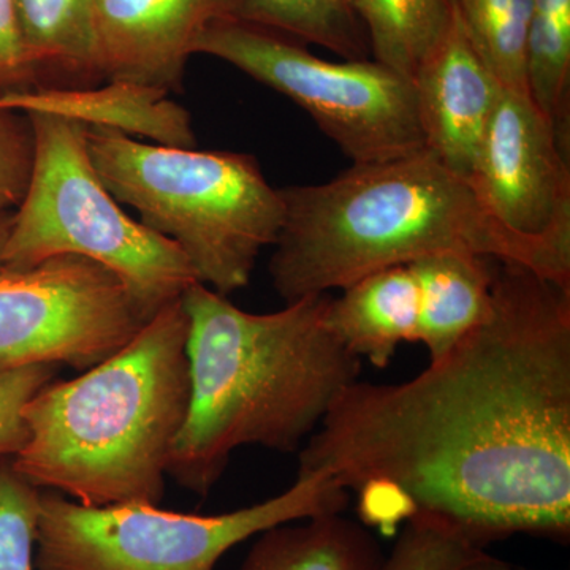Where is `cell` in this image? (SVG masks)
<instances>
[{"instance_id": "6da1fadb", "label": "cell", "mask_w": 570, "mask_h": 570, "mask_svg": "<svg viewBox=\"0 0 570 570\" xmlns=\"http://www.w3.org/2000/svg\"><path fill=\"white\" fill-rule=\"evenodd\" d=\"M298 456L296 478L352 491L366 527L568 542L570 284L498 261L475 328L411 381L348 385Z\"/></svg>"}, {"instance_id": "7a4b0ae2", "label": "cell", "mask_w": 570, "mask_h": 570, "mask_svg": "<svg viewBox=\"0 0 570 570\" xmlns=\"http://www.w3.org/2000/svg\"><path fill=\"white\" fill-rule=\"evenodd\" d=\"M332 298L254 314L202 283L184 292L190 397L168 464L178 485L208 497L235 450L291 453L313 436L362 373V360L330 326Z\"/></svg>"}, {"instance_id": "3957f363", "label": "cell", "mask_w": 570, "mask_h": 570, "mask_svg": "<svg viewBox=\"0 0 570 570\" xmlns=\"http://www.w3.org/2000/svg\"><path fill=\"white\" fill-rule=\"evenodd\" d=\"M187 335L179 298L99 365L41 387L22 411L20 472L89 508L159 505L189 409Z\"/></svg>"}, {"instance_id": "277c9868", "label": "cell", "mask_w": 570, "mask_h": 570, "mask_svg": "<svg viewBox=\"0 0 570 570\" xmlns=\"http://www.w3.org/2000/svg\"><path fill=\"white\" fill-rule=\"evenodd\" d=\"M279 193L284 224L268 272L285 305L441 253L530 266L523 250L491 223L468 179L426 149L352 165L332 181Z\"/></svg>"}, {"instance_id": "5b68a950", "label": "cell", "mask_w": 570, "mask_h": 570, "mask_svg": "<svg viewBox=\"0 0 570 570\" xmlns=\"http://www.w3.org/2000/svg\"><path fill=\"white\" fill-rule=\"evenodd\" d=\"M89 157L108 193L186 255L198 283L220 295L249 284L284 224L279 189L250 154L151 145L88 127Z\"/></svg>"}, {"instance_id": "8992f818", "label": "cell", "mask_w": 570, "mask_h": 570, "mask_svg": "<svg viewBox=\"0 0 570 570\" xmlns=\"http://www.w3.org/2000/svg\"><path fill=\"white\" fill-rule=\"evenodd\" d=\"M26 115L33 130L32 175L0 268L80 255L115 273L149 317L198 283L181 249L127 216L108 193L89 157L85 124L51 112Z\"/></svg>"}, {"instance_id": "52a82bcc", "label": "cell", "mask_w": 570, "mask_h": 570, "mask_svg": "<svg viewBox=\"0 0 570 570\" xmlns=\"http://www.w3.org/2000/svg\"><path fill=\"white\" fill-rule=\"evenodd\" d=\"M347 502L346 491L321 474L220 515L154 504L89 508L41 490L36 570H214L238 543L277 524L344 512Z\"/></svg>"}, {"instance_id": "ba28073f", "label": "cell", "mask_w": 570, "mask_h": 570, "mask_svg": "<svg viewBox=\"0 0 570 570\" xmlns=\"http://www.w3.org/2000/svg\"><path fill=\"white\" fill-rule=\"evenodd\" d=\"M195 55L230 63L303 108L352 165L425 149L414 82L374 59L332 62L302 41L242 20L209 26Z\"/></svg>"}, {"instance_id": "9c48e42d", "label": "cell", "mask_w": 570, "mask_h": 570, "mask_svg": "<svg viewBox=\"0 0 570 570\" xmlns=\"http://www.w3.org/2000/svg\"><path fill=\"white\" fill-rule=\"evenodd\" d=\"M148 314L115 273L80 255L0 268V371H88L140 332Z\"/></svg>"}, {"instance_id": "30bf717a", "label": "cell", "mask_w": 570, "mask_h": 570, "mask_svg": "<svg viewBox=\"0 0 570 570\" xmlns=\"http://www.w3.org/2000/svg\"><path fill=\"white\" fill-rule=\"evenodd\" d=\"M468 181L531 268L570 284V151L527 94L504 89Z\"/></svg>"}, {"instance_id": "8fae6325", "label": "cell", "mask_w": 570, "mask_h": 570, "mask_svg": "<svg viewBox=\"0 0 570 570\" xmlns=\"http://www.w3.org/2000/svg\"><path fill=\"white\" fill-rule=\"evenodd\" d=\"M238 10L239 0H91L97 77L179 92L202 33L214 22L238 20Z\"/></svg>"}, {"instance_id": "7c38bea8", "label": "cell", "mask_w": 570, "mask_h": 570, "mask_svg": "<svg viewBox=\"0 0 570 570\" xmlns=\"http://www.w3.org/2000/svg\"><path fill=\"white\" fill-rule=\"evenodd\" d=\"M412 82L426 151L469 179L504 88L472 50L455 13Z\"/></svg>"}, {"instance_id": "4fadbf2b", "label": "cell", "mask_w": 570, "mask_h": 570, "mask_svg": "<svg viewBox=\"0 0 570 570\" xmlns=\"http://www.w3.org/2000/svg\"><path fill=\"white\" fill-rule=\"evenodd\" d=\"M107 82L104 88H37L9 94L0 97V107L22 112H51L86 127L151 138L156 145L197 146L189 112L168 100L167 92L130 82Z\"/></svg>"}, {"instance_id": "5bb4252c", "label": "cell", "mask_w": 570, "mask_h": 570, "mask_svg": "<svg viewBox=\"0 0 570 570\" xmlns=\"http://www.w3.org/2000/svg\"><path fill=\"white\" fill-rule=\"evenodd\" d=\"M328 322L352 354L387 367L403 343H417L419 288L411 266L371 273L330 303Z\"/></svg>"}, {"instance_id": "9a60e30c", "label": "cell", "mask_w": 570, "mask_h": 570, "mask_svg": "<svg viewBox=\"0 0 570 570\" xmlns=\"http://www.w3.org/2000/svg\"><path fill=\"white\" fill-rule=\"evenodd\" d=\"M498 258L466 253L428 255L409 264L419 288L417 343L430 362L475 328L490 309Z\"/></svg>"}, {"instance_id": "2e32d148", "label": "cell", "mask_w": 570, "mask_h": 570, "mask_svg": "<svg viewBox=\"0 0 570 570\" xmlns=\"http://www.w3.org/2000/svg\"><path fill=\"white\" fill-rule=\"evenodd\" d=\"M238 570H387V557L366 524L335 512L261 532Z\"/></svg>"}, {"instance_id": "e0dca14e", "label": "cell", "mask_w": 570, "mask_h": 570, "mask_svg": "<svg viewBox=\"0 0 570 570\" xmlns=\"http://www.w3.org/2000/svg\"><path fill=\"white\" fill-rule=\"evenodd\" d=\"M89 6L91 0H14L37 88H91L100 81L92 63Z\"/></svg>"}, {"instance_id": "ac0fdd59", "label": "cell", "mask_w": 570, "mask_h": 570, "mask_svg": "<svg viewBox=\"0 0 570 570\" xmlns=\"http://www.w3.org/2000/svg\"><path fill=\"white\" fill-rule=\"evenodd\" d=\"M365 28L371 59L414 77L452 22V0H348Z\"/></svg>"}, {"instance_id": "d6986e66", "label": "cell", "mask_w": 570, "mask_h": 570, "mask_svg": "<svg viewBox=\"0 0 570 570\" xmlns=\"http://www.w3.org/2000/svg\"><path fill=\"white\" fill-rule=\"evenodd\" d=\"M527 89L570 151V0H532Z\"/></svg>"}, {"instance_id": "ffe728a7", "label": "cell", "mask_w": 570, "mask_h": 570, "mask_svg": "<svg viewBox=\"0 0 570 570\" xmlns=\"http://www.w3.org/2000/svg\"><path fill=\"white\" fill-rule=\"evenodd\" d=\"M238 20L318 45L346 61L371 58L365 28L348 0H239Z\"/></svg>"}, {"instance_id": "44dd1931", "label": "cell", "mask_w": 570, "mask_h": 570, "mask_svg": "<svg viewBox=\"0 0 570 570\" xmlns=\"http://www.w3.org/2000/svg\"><path fill=\"white\" fill-rule=\"evenodd\" d=\"M472 50L508 91L527 94V40L532 0H452Z\"/></svg>"}, {"instance_id": "7402d4cb", "label": "cell", "mask_w": 570, "mask_h": 570, "mask_svg": "<svg viewBox=\"0 0 570 570\" xmlns=\"http://www.w3.org/2000/svg\"><path fill=\"white\" fill-rule=\"evenodd\" d=\"M41 490L0 456V570H36Z\"/></svg>"}, {"instance_id": "603a6c76", "label": "cell", "mask_w": 570, "mask_h": 570, "mask_svg": "<svg viewBox=\"0 0 570 570\" xmlns=\"http://www.w3.org/2000/svg\"><path fill=\"white\" fill-rule=\"evenodd\" d=\"M483 551L441 521L412 517L387 557V570H456Z\"/></svg>"}, {"instance_id": "cb8c5ba5", "label": "cell", "mask_w": 570, "mask_h": 570, "mask_svg": "<svg viewBox=\"0 0 570 570\" xmlns=\"http://www.w3.org/2000/svg\"><path fill=\"white\" fill-rule=\"evenodd\" d=\"M33 130L28 115L0 107V212L13 213L28 193Z\"/></svg>"}, {"instance_id": "d4e9b609", "label": "cell", "mask_w": 570, "mask_h": 570, "mask_svg": "<svg viewBox=\"0 0 570 570\" xmlns=\"http://www.w3.org/2000/svg\"><path fill=\"white\" fill-rule=\"evenodd\" d=\"M59 366L33 365L0 371V456H17L28 441L26 404L58 376Z\"/></svg>"}, {"instance_id": "484cf974", "label": "cell", "mask_w": 570, "mask_h": 570, "mask_svg": "<svg viewBox=\"0 0 570 570\" xmlns=\"http://www.w3.org/2000/svg\"><path fill=\"white\" fill-rule=\"evenodd\" d=\"M36 88L14 0H0V97Z\"/></svg>"}, {"instance_id": "4316f807", "label": "cell", "mask_w": 570, "mask_h": 570, "mask_svg": "<svg viewBox=\"0 0 570 570\" xmlns=\"http://www.w3.org/2000/svg\"><path fill=\"white\" fill-rule=\"evenodd\" d=\"M508 562L498 560V558L490 557L487 551L480 553L479 557L472 558L466 564L461 566L456 570H510Z\"/></svg>"}, {"instance_id": "83f0119b", "label": "cell", "mask_w": 570, "mask_h": 570, "mask_svg": "<svg viewBox=\"0 0 570 570\" xmlns=\"http://www.w3.org/2000/svg\"><path fill=\"white\" fill-rule=\"evenodd\" d=\"M11 220H13V213L0 212V262H2L3 247H6L7 238L10 235Z\"/></svg>"}, {"instance_id": "f1b7e54d", "label": "cell", "mask_w": 570, "mask_h": 570, "mask_svg": "<svg viewBox=\"0 0 570 570\" xmlns=\"http://www.w3.org/2000/svg\"><path fill=\"white\" fill-rule=\"evenodd\" d=\"M510 570H519V569H513V568H512V569H510Z\"/></svg>"}]
</instances>
